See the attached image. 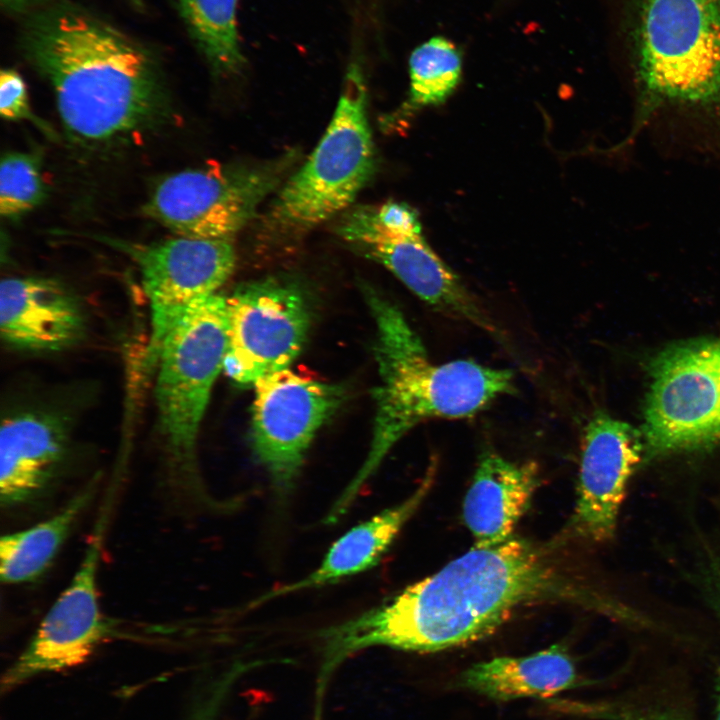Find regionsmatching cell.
<instances>
[{"instance_id":"6da1fadb","label":"cell","mask_w":720,"mask_h":720,"mask_svg":"<svg viewBox=\"0 0 720 720\" xmlns=\"http://www.w3.org/2000/svg\"><path fill=\"white\" fill-rule=\"evenodd\" d=\"M545 602L594 606L597 599L552 550L513 536L474 546L385 603L323 633L326 675L361 650L436 652L483 639L520 608Z\"/></svg>"},{"instance_id":"7a4b0ae2","label":"cell","mask_w":720,"mask_h":720,"mask_svg":"<svg viewBox=\"0 0 720 720\" xmlns=\"http://www.w3.org/2000/svg\"><path fill=\"white\" fill-rule=\"evenodd\" d=\"M20 48L51 86L69 135L106 144L160 127L172 113L153 52L87 8L51 1L27 14Z\"/></svg>"},{"instance_id":"3957f363","label":"cell","mask_w":720,"mask_h":720,"mask_svg":"<svg viewBox=\"0 0 720 720\" xmlns=\"http://www.w3.org/2000/svg\"><path fill=\"white\" fill-rule=\"evenodd\" d=\"M365 298L376 324L375 359L379 382L368 454L329 510L337 522L394 445L416 425L434 418L471 417L513 391V373L473 360L434 363L400 309L377 292Z\"/></svg>"},{"instance_id":"277c9868","label":"cell","mask_w":720,"mask_h":720,"mask_svg":"<svg viewBox=\"0 0 720 720\" xmlns=\"http://www.w3.org/2000/svg\"><path fill=\"white\" fill-rule=\"evenodd\" d=\"M639 120L662 108L720 118V0H624Z\"/></svg>"},{"instance_id":"5b68a950","label":"cell","mask_w":720,"mask_h":720,"mask_svg":"<svg viewBox=\"0 0 720 720\" xmlns=\"http://www.w3.org/2000/svg\"><path fill=\"white\" fill-rule=\"evenodd\" d=\"M227 332V299L217 293L190 308L156 354L160 427L174 474L187 490H202L196 442L214 382L223 371Z\"/></svg>"},{"instance_id":"8992f818","label":"cell","mask_w":720,"mask_h":720,"mask_svg":"<svg viewBox=\"0 0 720 720\" xmlns=\"http://www.w3.org/2000/svg\"><path fill=\"white\" fill-rule=\"evenodd\" d=\"M376 168L367 93L352 67L333 118L306 163L276 197L269 217L286 232H304L350 205Z\"/></svg>"},{"instance_id":"52a82bcc","label":"cell","mask_w":720,"mask_h":720,"mask_svg":"<svg viewBox=\"0 0 720 720\" xmlns=\"http://www.w3.org/2000/svg\"><path fill=\"white\" fill-rule=\"evenodd\" d=\"M644 456L720 443V338L674 344L649 365Z\"/></svg>"},{"instance_id":"ba28073f","label":"cell","mask_w":720,"mask_h":720,"mask_svg":"<svg viewBox=\"0 0 720 720\" xmlns=\"http://www.w3.org/2000/svg\"><path fill=\"white\" fill-rule=\"evenodd\" d=\"M284 166H213L184 170L153 189L146 213L179 236L232 239L279 185Z\"/></svg>"},{"instance_id":"9c48e42d","label":"cell","mask_w":720,"mask_h":720,"mask_svg":"<svg viewBox=\"0 0 720 720\" xmlns=\"http://www.w3.org/2000/svg\"><path fill=\"white\" fill-rule=\"evenodd\" d=\"M226 299L225 375L253 386L266 375L288 369L302 351L310 328V311L301 289L271 277L241 285Z\"/></svg>"},{"instance_id":"30bf717a","label":"cell","mask_w":720,"mask_h":720,"mask_svg":"<svg viewBox=\"0 0 720 720\" xmlns=\"http://www.w3.org/2000/svg\"><path fill=\"white\" fill-rule=\"evenodd\" d=\"M252 404L251 445L274 490L294 486L307 451L322 425L344 400L340 385L284 369L258 379Z\"/></svg>"},{"instance_id":"8fae6325","label":"cell","mask_w":720,"mask_h":720,"mask_svg":"<svg viewBox=\"0 0 720 720\" xmlns=\"http://www.w3.org/2000/svg\"><path fill=\"white\" fill-rule=\"evenodd\" d=\"M106 520L105 507L72 580L47 611L24 650L4 672L2 693L39 675L85 663L117 633L113 621L101 611L97 588Z\"/></svg>"},{"instance_id":"7c38bea8","label":"cell","mask_w":720,"mask_h":720,"mask_svg":"<svg viewBox=\"0 0 720 720\" xmlns=\"http://www.w3.org/2000/svg\"><path fill=\"white\" fill-rule=\"evenodd\" d=\"M143 289L151 309L149 355L176 322L195 304L217 294L236 264L232 239L177 235L140 248L135 253Z\"/></svg>"},{"instance_id":"4fadbf2b","label":"cell","mask_w":720,"mask_h":720,"mask_svg":"<svg viewBox=\"0 0 720 720\" xmlns=\"http://www.w3.org/2000/svg\"><path fill=\"white\" fill-rule=\"evenodd\" d=\"M338 231L346 241L389 269L427 304L490 333L497 332L458 275L434 252L422 234L388 231L378 222L375 208L371 207L351 212Z\"/></svg>"},{"instance_id":"5bb4252c","label":"cell","mask_w":720,"mask_h":720,"mask_svg":"<svg viewBox=\"0 0 720 720\" xmlns=\"http://www.w3.org/2000/svg\"><path fill=\"white\" fill-rule=\"evenodd\" d=\"M644 456L642 435L603 412L588 422L583 438L577 499L570 528L586 540L613 537L629 479Z\"/></svg>"},{"instance_id":"9a60e30c","label":"cell","mask_w":720,"mask_h":720,"mask_svg":"<svg viewBox=\"0 0 720 720\" xmlns=\"http://www.w3.org/2000/svg\"><path fill=\"white\" fill-rule=\"evenodd\" d=\"M0 330L11 347L59 351L81 339L85 318L76 296L59 282L6 278L0 284Z\"/></svg>"},{"instance_id":"2e32d148","label":"cell","mask_w":720,"mask_h":720,"mask_svg":"<svg viewBox=\"0 0 720 720\" xmlns=\"http://www.w3.org/2000/svg\"><path fill=\"white\" fill-rule=\"evenodd\" d=\"M63 423L39 412L15 414L0 430V501L14 508L37 499L56 477L67 451Z\"/></svg>"},{"instance_id":"e0dca14e","label":"cell","mask_w":720,"mask_h":720,"mask_svg":"<svg viewBox=\"0 0 720 720\" xmlns=\"http://www.w3.org/2000/svg\"><path fill=\"white\" fill-rule=\"evenodd\" d=\"M539 483L536 463H515L490 451L482 454L462 510L474 546L490 547L513 537Z\"/></svg>"},{"instance_id":"ac0fdd59","label":"cell","mask_w":720,"mask_h":720,"mask_svg":"<svg viewBox=\"0 0 720 720\" xmlns=\"http://www.w3.org/2000/svg\"><path fill=\"white\" fill-rule=\"evenodd\" d=\"M427 477L404 501L349 529L329 548L319 566L305 577L259 596L256 606L276 597L321 588L376 566L430 490Z\"/></svg>"},{"instance_id":"d6986e66","label":"cell","mask_w":720,"mask_h":720,"mask_svg":"<svg viewBox=\"0 0 720 720\" xmlns=\"http://www.w3.org/2000/svg\"><path fill=\"white\" fill-rule=\"evenodd\" d=\"M460 687L497 701L551 697L580 684L575 664L561 645L519 657H495L466 669Z\"/></svg>"},{"instance_id":"ffe728a7","label":"cell","mask_w":720,"mask_h":720,"mask_svg":"<svg viewBox=\"0 0 720 720\" xmlns=\"http://www.w3.org/2000/svg\"><path fill=\"white\" fill-rule=\"evenodd\" d=\"M95 489L89 485L79 490L45 521L3 535L0 540L1 582L11 585L38 579L53 562Z\"/></svg>"},{"instance_id":"44dd1931","label":"cell","mask_w":720,"mask_h":720,"mask_svg":"<svg viewBox=\"0 0 720 720\" xmlns=\"http://www.w3.org/2000/svg\"><path fill=\"white\" fill-rule=\"evenodd\" d=\"M176 9L216 74L239 72L245 63L237 30L238 0H175Z\"/></svg>"},{"instance_id":"7402d4cb","label":"cell","mask_w":720,"mask_h":720,"mask_svg":"<svg viewBox=\"0 0 720 720\" xmlns=\"http://www.w3.org/2000/svg\"><path fill=\"white\" fill-rule=\"evenodd\" d=\"M409 75V97L395 113L398 117L445 102L461 80V54L449 40L434 37L411 53Z\"/></svg>"},{"instance_id":"603a6c76","label":"cell","mask_w":720,"mask_h":720,"mask_svg":"<svg viewBox=\"0 0 720 720\" xmlns=\"http://www.w3.org/2000/svg\"><path fill=\"white\" fill-rule=\"evenodd\" d=\"M39 152H9L0 166V213L16 218L39 205L46 195Z\"/></svg>"},{"instance_id":"cb8c5ba5","label":"cell","mask_w":720,"mask_h":720,"mask_svg":"<svg viewBox=\"0 0 720 720\" xmlns=\"http://www.w3.org/2000/svg\"><path fill=\"white\" fill-rule=\"evenodd\" d=\"M0 114L7 120L28 119L43 127L42 122L31 112L23 78L10 68L1 71Z\"/></svg>"},{"instance_id":"d4e9b609","label":"cell","mask_w":720,"mask_h":720,"mask_svg":"<svg viewBox=\"0 0 720 720\" xmlns=\"http://www.w3.org/2000/svg\"><path fill=\"white\" fill-rule=\"evenodd\" d=\"M243 670L232 668L196 696L185 720H215L224 700Z\"/></svg>"},{"instance_id":"484cf974","label":"cell","mask_w":720,"mask_h":720,"mask_svg":"<svg viewBox=\"0 0 720 720\" xmlns=\"http://www.w3.org/2000/svg\"><path fill=\"white\" fill-rule=\"evenodd\" d=\"M378 222L388 231L422 234V226L414 208L403 202L389 201L375 208Z\"/></svg>"},{"instance_id":"4316f807","label":"cell","mask_w":720,"mask_h":720,"mask_svg":"<svg viewBox=\"0 0 720 720\" xmlns=\"http://www.w3.org/2000/svg\"><path fill=\"white\" fill-rule=\"evenodd\" d=\"M2 7L8 12L15 14L26 13L29 14L46 4L50 3L51 0H0Z\"/></svg>"},{"instance_id":"83f0119b","label":"cell","mask_w":720,"mask_h":720,"mask_svg":"<svg viewBox=\"0 0 720 720\" xmlns=\"http://www.w3.org/2000/svg\"><path fill=\"white\" fill-rule=\"evenodd\" d=\"M715 720H720V680L717 686V703L715 710Z\"/></svg>"}]
</instances>
